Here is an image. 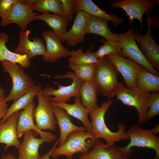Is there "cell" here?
<instances>
[{
	"instance_id": "6da1fadb",
	"label": "cell",
	"mask_w": 159,
	"mask_h": 159,
	"mask_svg": "<svg viewBox=\"0 0 159 159\" xmlns=\"http://www.w3.org/2000/svg\"><path fill=\"white\" fill-rule=\"evenodd\" d=\"M112 104V99L103 101L100 107L91 111L89 114L92 120L90 132L96 139H103L107 144L114 143L121 140L129 139L125 131L124 125L119 123L118 130L113 132L108 128L105 124V114Z\"/></svg>"
},
{
	"instance_id": "7a4b0ae2",
	"label": "cell",
	"mask_w": 159,
	"mask_h": 159,
	"mask_svg": "<svg viewBox=\"0 0 159 159\" xmlns=\"http://www.w3.org/2000/svg\"><path fill=\"white\" fill-rule=\"evenodd\" d=\"M118 73L107 56L98 58L92 81L98 92L109 99L115 96L120 84L117 79Z\"/></svg>"
},
{
	"instance_id": "3957f363",
	"label": "cell",
	"mask_w": 159,
	"mask_h": 159,
	"mask_svg": "<svg viewBox=\"0 0 159 159\" xmlns=\"http://www.w3.org/2000/svg\"><path fill=\"white\" fill-rule=\"evenodd\" d=\"M1 65L4 72L9 74L12 81V88L6 97L5 102L16 101L36 85L33 80L19 64L4 60L1 62Z\"/></svg>"
},
{
	"instance_id": "277c9868",
	"label": "cell",
	"mask_w": 159,
	"mask_h": 159,
	"mask_svg": "<svg viewBox=\"0 0 159 159\" xmlns=\"http://www.w3.org/2000/svg\"><path fill=\"white\" fill-rule=\"evenodd\" d=\"M96 140L90 132L74 131L69 135L63 144L54 150L50 157L56 158L65 155L66 159H73V155L76 153L80 152L83 155L89 152Z\"/></svg>"
},
{
	"instance_id": "5b68a950",
	"label": "cell",
	"mask_w": 159,
	"mask_h": 159,
	"mask_svg": "<svg viewBox=\"0 0 159 159\" xmlns=\"http://www.w3.org/2000/svg\"><path fill=\"white\" fill-rule=\"evenodd\" d=\"M115 96L117 97V100H120L123 104L133 107L136 109L138 113V124L146 122L150 92L144 91L137 87L128 89L124 86L123 83L120 82Z\"/></svg>"
},
{
	"instance_id": "8992f818",
	"label": "cell",
	"mask_w": 159,
	"mask_h": 159,
	"mask_svg": "<svg viewBox=\"0 0 159 159\" xmlns=\"http://www.w3.org/2000/svg\"><path fill=\"white\" fill-rule=\"evenodd\" d=\"M117 42L120 45L123 57H128L142 66L149 72L158 77V72L149 63L138 46L135 40L134 29L131 28L122 34H115Z\"/></svg>"
},
{
	"instance_id": "52a82bcc",
	"label": "cell",
	"mask_w": 159,
	"mask_h": 159,
	"mask_svg": "<svg viewBox=\"0 0 159 159\" xmlns=\"http://www.w3.org/2000/svg\"><path fill=\"white\" fill-rule=\"evenodd\" d=\"M56 79L69 78L72 80V83L67 86H62L57 84V89L47 85L42 89L43 94L46 96H51V101L56 103L66 102L72 97H80V90L82 81L72 71L67 72L63 75H57L54 77Z\"/></svg>"
},
{
	"instance_id": "ba28073f",
	"label": "cell",
	"mask_w": 159,
	"mask_h": 159,
	"mask_svg": "<svg viewBox=\"0 0 159 159\" xmlns=\"http://www.w3.org/2000/svg\"><path fill=\"white\" fill-rule=\"evenodd\" d=\"M37 96L38 103L33 111L34 119L35 125L40 130H50L54 132L57 124L55 117L52 109L50 100L51 96L44 95L41 84L38 83Z\"/></svg>"
},
{
	"instance_id": "9c48e42d",
	"label": "cell",
	"mask_w": 159,
	"mask_h": 159,
	"mask_svg": "<svg viewBox=\"0 0 159 159\" xmlns=\"http://www.w3.org/2000/svg\"><path fill=\"white\" fill-rule=\"evenodd\" d=\"M126 132L130 142L124 147L125 149L129 150L133 147L152 149L156 153L154 159H159V137L154 135L151 129H144L135 125L130 127Z\"/></svg>"
},
{
	"instance_id": "30bf717a",
	"label": "cell",
	"mask_w": 159,
	"mask_h": 159,
	"mask_svg": "<svg viewBox=\"0 0 159 159\" xmlns=\"http://www.w3.org/2000/svg\"><path fill=\"white\" fill-rule=\"evenodd\" d=\"M155 2L150 0H122L114 1L110 6L111 8H120L124 10L129 17L130 22L136 19L139 21L141 30L143 27V17L145 13L149 14L151 10L155 8Z\"/></svg>"
},
{
	"instance_id": "8fae6325",
	"label": "cell",
	"mask_w": 159,
	"mask_h": 159,
	"mask_svg": "<svg viewBox=\"0 0 159 159\" xmlns=\"http://www.w3.org/2000/svg\"><path fill=\"white\" fill-rule=\"evenodd\" d=\"M132 149L127 150L114 143L105 144L100 139L96 140L93 148L80 157V159H123L129 155Z\"/></svg>"
},
{
	"instance_id": "7c38bea8",
	"label": "cell",
	"mask_w": 159,
	"mask_h": 159,
	"mask_svg": "<svg viewBox=\"0 0 159 159\" xmlns=\"http://www.w3.org/2000/svg\"><path fill=\"white\" fill-rule=\"evenodd\" d=\"M37 14L32 10L31 6L18 0L10 12L1 18L0 26L4 27L14 23L19 26L21 30L25 31L28 24L36 20Z\"/></svg>"
},
{
	"instance_id": "4fadbf2b",
	"label": "cell",
	"mask_w": 159,
	"mask_h": 159,
	"mask_svg": "<svg viewBox=\"0 0 159 159\" xmlns=\"http://www.w3.org/2000/svg\"><path fill=\"white\" fill-rule=\"evenodd\" d=\"M151 16L148 14V27L146 33L142 35L139 32H135V40L139 44L140 50L149 62L157 70H159V46L154 40L150 29L152 24Z\"/></svg>"
},
{
	"instance_id": "5bb4252c",
	"label": "cell",
	"mask_w": 159,
	"mask_h": 159,
	"mask_svg": "<svg viewBox=\"0 0 159 159\" xmlns=\"http://www.w3.org/2000/svg\"><path fill=\"white\" fill-rule=\"evenodd\" d=\"M23 135V141L18 148L19 155L17 159H38L40 157L39 152L40 145L44 142L50 143L57 138L56 136L53 134L36 138L32 130L27 131Z\"/></svg>"
},
{
	"instance_id": "9a60e30c",
	"label": "cell",
	"mask_w": 159,
	"mask_h": 159,
	"mask_svg": "<svg viewBox=\"0 0 159 159\" xmlns=\"http://www.w3.org/2000/svg\"><path fill=\"white\" fill-rule=\"evenodd\" d=\"M107 56L122 75L126 87L131 89L136 87L138 73L145 69L130 59L118 55L109 54Z\"/></svg>"
},
{
	"instance_id": "2e32d148",
	"label": "cell",
	"mask_w": 159,
	"mask_h": 159,
	"mask_svg": "<svg viewBox=\"0 0 159 159\" xmlns=\"http://www.w3.org/2000/svg\"><path fill=\"white\" fill-rule=\"evenodd\" d=\"M42 35L46 44V52L43 56L44 61L54 62L59 59L70 56V51L63 45L61 39L53 31H44Z\"/></svg>"
},
{
	"instance_id": "e0dca14e",
	"label": "cell",
	"mask_w": 159,
	"mask_h": 159,
	"mask_svg": "<svg viewBox=\"0 0 159 159\" xmlns=\"http://www.w3.org/2000/svg\"><path fill=\"white\" fill-rule=\"evenodd\" d=\"M31 31V29L20 30L19 34V43L14 52L21 55L27 54L29 59L37 56H43L46 50L43 40L40 38L34 37L32 41L29 40V37Z\"/></svg>"
},
{
	"instance_id": "ac0fdd59",
	"label": "cell",
	"mask_w": 159,
	"mask_h": 159,
	"mask_svg": "<svg viewBox=\"0 0 159 159\" xmlns=\"http://www.w3.org/2000/svg\"><path fill=\"white\" fill-rule=\"evenodd\" d=\"M35 104L34 100L23 110L19 112L16 125L18 138H21L27 131L32 130L34 135H39L40 137H46L52 133L50 132H44L38 129L34 123L33 115Z\"/></svg>"
},
{
	"instance_id": "d6986e66",
	"label": "cell",
	"mask_w": 159,
	"mask_h": 159,
	"mask_svg": "<svg viewBox=\"0 0 159 159\" xmlns=\"http://www.w3.org/2000/svg\"><path fill=\"white\" fill-rule=\"evenodd\" d=\"M52 109L60 129V136L58 139L59 146L65 142L71 133L75 131H86L84 126H78L72 123V118L63 109L52 105Z\"/></svg>"
},
{
	"instance_id": "ffe728a7",
	"label": "cell",
	"mask_w": 159,
	"mask_h": 159,
	"mask_svg": "<svg viewBox=\"0 0 159 159\" xmlns=\"http://www.w3.org/2000/svg\"><path fill=\"white\" fill-rule=\"evenodd\" d=\"M19 112H16L12 114L4 123L0 125V144L5 145L4 148V152L10 146L18 148L21 144L16 131Z\"/></svg>"
},
{
	"instance_id": "44dd1931",
	"label": "cell",
	"mask_w": 159,
	"mask_h": 159,
	"mask_svg": "<svg viewBox=\"0 0 159 159\" xmlns=\"http://www.w3.org/2000/svg\"><path fill=\"white\" fill-rule=\"evenodd\" d=\"M87 13L77 10L71 28L67 31L65 42L70 46H74L85 41L86 33Z\"/></svg>"
},
{
	"instance_id": "7402d4cb",
	"label": "cell",
	"mask_w": 159,
	"mask_h": 159,
	"mask_svg": "<svg viewBox=\"0 0 159 159\" xmlns=\"http://www.w3.org/2000/svg\"><path fill=\"white\" fill-rule=\"evenodd\" d=\"M77 11L80 10L88 14L111 21L113 25H120L123 19L115 14H109L105 10L99 7L92 0H75Z\"/></svg>"
},
{
	"instance_id": "603a6c76",
	"label": "cell",
	"mask_w": 159,
	"mask_h": 159,
	"mask_svg": "<svg viewBox=\"0 0 159 159\" xmlns=\"http://www.w3.org/2000/svg\"><path fill=\"white\" fill-rule=\"evenodd\" d=\"M52 105L57 106L63 109L69 115L79 120L83 123L86 131L90 132L91 130V122L88 118L90 112L83 105L80 97H76L74 103L69 104L67 102L56 103L51 102Z\"/></svg>"
},
{
	"instance_id": "cb8c5ba5",
	"label": "cell",
	"mask_w": 159,
	"mask_h": 159,
	"mask_svg": "<svg viewBox=\"0 0 159 159\" xmlns=\"http://www.w3.org/2000/svg\"><path fill=\"white\" fill-rule=\"evenodd\" d=\"M36 20H39L44 22L51 27L53 31L61 39L62 43L65 42L67 30V27L69 21L64 16L48 13L37 14Z\"/></svg>"
},
{
	"instance_id": "d4e9b609",
	"label": "cell",
	"mask_w": 159,
	"mask_h": 159,
	"mask_svg": "<svg viewBox=\"0 0 159 159\" xmlns=\"http://www.w3.org/2000/svg\"><path fill=\"white\" fill-rule=\"evenodd\" d=\"M9 36L7 33L0 32V62L4 60L18 64L23 69L28 67L30 62L27 54L21 55L12 52L7 47L6 44Z\"/></svg>"
},
{
	"instance_id": "484cf974",
	"label": "cell",
	"mask_w": 159,
	"mask_h": 159,
	"mask_svg": "<svg viewBox=\"0 0 159 159\" xmlns=\"http://www.w3.org/2000/svg\"><path fill=\"white\" fill-rule=\"evenodd\" d=\"M86 33L98 35L104 37L106 40L117 42L115 34H113L109 28L108 21L88 14Z\"/></svg>"
},
{
	"instance_id": "4316f807",
	"label": "cell",
	"mask_w": 159,
	"mask_h": 159,
	"mask_svg": "<svg viewBox=\"0 0 159 159\" xmlns=\"http://www.w3.org/2000/svg\"><path fill=\"white\" fill-rule=\"evenodd\" d=\"M98 91L93 82H82L80 90V96L83 105L90 112L97 108Z\"/></svg>"
},
{
	"instance_id": "83f0119b",
	"label": "cell",
	"mask_w": 159,
	"mask_h": 159,
	"mask_svg": "<svg viewBox=\"0 0 159 159\" xmlns=\"http://www.w3.org/2000/svg\"><path fill=\"white\" fill-rule=\"evenodd\" d=\"M136 87L145 92L159 91V77L144 69L138 73Z\"/></svg>"
},
{
	"instance_id": "f1b7e54d",
	"label": "cell",
	"mask_w": 159,
	"mask_h": 159,
	"mask_svg": "<svg viewBox=\"0 0 159 159\" xmlns=\"http://www.w3.org/2000/svg\"><path fill=\"white\" fill-rule=\"evenodd\" d=\"M93 47L90 46L85 52H83L82 48L76 50L70 51V57L67 59L69 64H96L98 61L95 52H92Z\"/></svg>"
},
{
	"instance_id": "f546056e",
	"label": "cell",
	"mask_w": 159,
	"mask_h": 159,
	"mask_svg": "<svg viewBox=\"0 0 159 159\" xmlns=\"http://www.w3.org/2000/svg\"><path fill=\"white\" fill-rule=\"evenodd\" d=\"M38 90L37 85L16 101L9 108L4 118L0 122V125L4 123L8 118L15 112L24 109L30 103L34 100L37 96Z\"/></svg>"
},
{
	"instance_id": "4dcf8cb0",
	"label": "cell",
	"mask_w": 159,
	"mask_h": 159,
	"mask_svg": "<svg viewBox=\"0 0 159 159\" xmlns=\"http://www.w3.org/2000/svg\"><path fill=\"white\" fill-rule=\"evenodd\" d=\"M31 8L33 11L42 13L52 12L65 16L60 0H36Z\"/></svg>"
},
{
	"instance_id": "1f68e13d",
	"label": "cell",
	"mask_w": 159,
	"mask_h": 159,
	"mask_svg": "<svg viewBox=\"0 0 159 159\" xmlns=\"http://www.w3.org/2000/svg\"><path fill=\"white\" fill-rule=\"evenodd\" d=\"M68 67L82 82L93 81L95 73V64H69Z\"/></svg>"
},
{
	"instance_id": "d6a6232c",
	"label": "cell",
	"mask_w": 159,
	"mask_h": 159,
	"mask_svg": "<svg viewBox=\"0 0 159 159\" xmlns=\"http://www.w3.org/2000/svg\"><path fill=\"white\" fill-rule=\"evenodd\" d=\"M100 42L103 43L102 45L95 52L97 58L109 54H117L123 57L122 48L117 42L104 39L101 40Z\"/></svg>"
},
{
	"instance_id": "836d02e7",
	"label": "cell",
	"mask_w": 159,
	"mask_h": 159,
	"mask_svg": "<svg viewBox=\"0 0 159 159\" xmlns=\"http://www.w3.org/2000/svg\"><path fill=\"white\" fill-rule=\"evenodd\" d=\"M159 114V93L153 92L150 93V98L148 110L146 114V119L149 120Z\"/></svg>"
},
{
	"instance_id": "e575fe53",
	"label": "cell",
	"mask_w": 159,
	"mask_h": 159,
	"mask_svg": "<svg viewBox=\"0 0 159 159\" xmlns=\"http://www.w3.org/2000/svg\"><path fill=\"white\" fill-rule=\"evenodd\" d=\"M61 2L65 17L69 21L72 20L73 15L76 13L77 10L75 0H60Z\"/></svg>"
},
{
	"instance_id": "d590c367",
	"label": "cell",
	"mask_w": 159,
	"mask_h": 159,
	"mask_svg": "<svg viewBox=\"0 0 159 159\" xmlns=\"http://www.w3.org/2000/svg\"><path fill=\"white\" fill-rule=\"evenodd\" d=\"M18 0H0V17L2 18L11 11Z\"/></svg>"
},
{
	"instance_id": "8d00e7d4",
	"label": "cell",
	"mask_w": 159,
	"mask_h": 159,
	"mask_svg": "<svg viewBox=\"0 0 159 159\" xmlns=\"http://www.w3.org/2000/svg\"><path fill=\"white\" fill-rule=\"evenodd\" d=\"M5 91L0 87V122L4 117L8 108L7 102L5 101Z\"/></svg>"
},
{
	"instance_id": "74e56055",
	"label": "cell",
	"mask_w": 159,
	"mask_h": 159,
	"mask_svg": "<svg viewBox=\"0 0 159 159\" xmlns=\"http://www.w3.org/2000/svg\"><path fill=\"white\" fill-rule=\"evenodd\" d=\"M58 140H57L55 143L52 148L46 153L44 154L42 156L40 157L38 159H50V157L51 154L54 150L58 145Z\"/></svg>"
},
{
	"instance_id": "f35d334b",
	"label": "cell",
	"mask_w": 159,
	"mask_h": 159,
	"mask_svg": "<svg viewBox=\"0 0 159 159\" xmlns=\"http://www.w3.org/2000/svg\"><path fill=\"white\" fill-rule=\"evenodd\" d=\"M23 3L31 7L35 2L36 0H20Z\"/></svg>"
},
{
	"instance_id": "ab89813d",
	"label": "cell",
	"mask_w": 159,
	"mask_h": 159,
	"mask_svg": "<svg viewBox=\"0 0 159 159\" xmlns=\"http://www.w3.org/2000/svg\"><path fill=\"white\" fill-rule=\"evenodd\" d=\"M5 152L2 157L3 159H17L14 155L11 153H9L5 155Z\"/></svg>"
},
{
	"instance_id": "60d3db41",
	"label": "cell",
	"mask_w": 159,
	"mask_h": 159,
	"mask_svg": "<svg viewBox=\"0 0 159 159\" xmlns=\"http://www.w3.org/2000/svg\"><path fill=\"white\" fill-rule=\"evenodd\" d=\"M153 134L155 135L159 132V125L158 124L153 129H151Z\"/></svg>"
},
{
	"instance_id": "b9f144b4",
	"label": "cell",
	"mask_w": 159,
	"mask_h": 159,
	"mask_svg": "<svg viewBox=\"0 0 159 159\" xmlns=\"http://www.w3.org/2000/svg\"><path fill=\"white\" fill-rule=\"evenodd\" d=\"M123 159H129L127 158H123Z\"/></svg>"
},
{
	"instance_id": "7bdbcfd3",
	"label": "cell",
	"mask_w": 159,
	"mask_h": 159,
	"mask_svg": "<svg viewBox=\"0 0 159 159\" xmlns=\"http://www.w3.org/2000/svg\"><path fill=\"white\" fill-rule=\"evenodd\" d=\"M1 159H3L2 157Z\"/></svg>"
},
{
	"instance_id": "ee69618b",
	"label": "cell",
	"mask_w": 159,
	"mask_h": 159,
	"mask_svg": "<svg viewBox=\"0 0 159 159\" xmlns=\"http://www.w3.org/2000/svg\"><path fill=\"white\" fill-rule=\"evenodd\" d=\"M80 159V158H79V159Z\"/></svg>"
}]
</instances>
